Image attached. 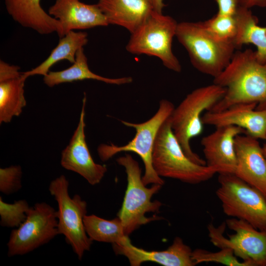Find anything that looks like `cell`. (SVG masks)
<instances>
[{"instance_id":"obj_27","label":"cell","mask_w":266,"mask_h":266,"mask_svg":"<svg viewBox=\"0 0 266 266\" xmlns=\"http://www.w3.org/2000/svg\"><path fill=\"white\" fill-rule=\"evenodd\" d=\"M30 207L26 200H20L8 203L4 202L0 197V225L8 228L18 227L26 219Z\"/></svg>"},{"instance_id":"obj_3","label":"cell","mask_w":266,"mask_h":266,"mask_svg":"<svg viewBox=\"0 0 266 266\" xmlns=\"http://www.w3.org/2000/svg\"><path fill=\"white\" fill-rule=\"evenodd\" d=\"M152 164L157 174L190 184L206 181L219 173L218 168L200 165L184 152L171 125L170 116L161 126L156 137Z\"/></svg>"},{"instance_id":"obj_9","label":"cell","mask_w":266,"mask_h":266,"mask_svg":"<svg viewBox=\"0 0 266 266\" xmlns=\"http://www.w3.org/2000/svg\"><path fill=\"white\" fill-rule=\"evenodd\" d=\"M68 187V181L65 175H61L50 182L49 191L58 205L57 212L59 234L65 236L66 242L81 260L93 242L87 234L84 224L87 205L78 195L71 197Z\"/></svg>"},{"instance_id":"obj_23","label":"cell","mask_w":266,"mask_h":266,"mask_svg":"<svg viewBox=\"0 0 266 266\" xmlns=\"http://www.w3.org/2000/svg\"><path fill=\"white\" fill-rule=\"evenodd\" d=\"M87 36L86 32H69L60 38L58 45L44 61L31 70L24 72V74L27 77L34 75L44 76L48 73L52 66L61 60H66L73 64L75 61L77 51L87 43Z\"/></svg>"},{"instance_id":"obj_29","label":"cell","mask_w":266,"mask_h":266,"mask_svg":"<svg viewBox=\"0 0 266 266\" xmlns=\"http://www.w3.org/2000/svg\"><path fill=\"white\" fill-rule=\"evenodd\" d=\"M218 5V14L234 15L239 6L238 0H215Z\"/></svg>"},{"instance_id":"obj_21","label":"cell","mask_w":266,"mask_h":266,"mask_svg":"<svg viewBox=\"0 0 266 266\" xmlns=\"http://www.w3.org/2000/svg\"><path fill=\"white\" fill-rule=\"evenodd\" d=\"M86 79L96 80L107 84L121 85L133 82L131 77L117 78L104 77L93 72L89 68L87 58L84 53L83 47L76 53L75 61L68 68L58 71H49L44 76V83L50 87L61 83L72 82Z\"/></svg>"},{"instance_id":"obj_2","label":"cell","mask_w":266,"mask_h":266,"mask_svg":"<svg viewBox=\"0 0 266 266\" xmlns=\"http://www.w3.org/2000/svg\"><path fill=\"white\" fill-rule=\"evenodd\" d=\"M175 36L188 52L193 66L214 78L229 64L236 49L233 43L214 35L202 21L178 23Z\"/></svg>"},{"instance_id":"obj_18","label":"cell","mask_w":266,"mask_h":266,"mask_svg":"<svg viewBox=\"0 0 266 266\" xmlns=\"http://www.w3.org/2000/svg\"><path fill=\"white\" fill-rule=\"evenodd\" d=\"M19 66L0 61V123L10 122L26 105L24 84L28 78Z\"/></svg>"},{"instance_id":"obj_20","label":"cell","mask_w":266,"mask_h":266,"mask_svg":"<svg viewBox=\"0 0 266 266\" xmlns=\"http://www.w3.org/2000/svg\"><path fill=\"white\" fill-rule=\"evenodd\" d=\"M40 2V0H4L8 14L21 26L41 34L56 32L60 38L62 37L60 22L47 13Z\"/></svg>"},{"instance_id":"obj_16","label":"cell","mask_w":266,"mask_h":266,"mask_svg":"<svg viewBox=\"0 0 266 266\" xmlns=\"http://www.w3.org/2000/svg\"><path fill=\"white\" fill-rule=\"evenodd\" d=\"M116 254L125 256L132 266H139L146 262H155L164 266H194L191 248L179 237L163 251H146L133 245L129 238L122 244H112Z\"/></svg>"},{"instance_id":"obj_1","label":"cell","mask_w":266,"mask_h":266,"mask_svg":"<svg viewBox=\"0 0 266 266\" xmlns=\"http://www.w3.org/2000/svg\"><path fill=\"white\" fill-rule=\"evenodd\" d=\"M213 83L226 91L209 111H223L240 103H254L256 109H266V64L260 62L251 49L235 52Z\"/></svg>"},{"instance_id":"obj_17","label":"cell","mask_w":266,"mask_h":266,"mask_svg":"<svg viewBox=\"0 0 266 266\" xmlns=\"http://www.w3.org/2000/svg\"><path fill=\"white\" fill-rule=\"evenodd\" d=\"M48 14L59 20L62 37L73 30H84L109 25L97 4H88L79 0H56Z\"/></svg>"},{"instance_id":"obj_28","label":"cell","mask_w":266,"mask_h":266,"mask_svg":"<svg viewBox=\"0 0 266 266\" xmlns=\"http://www.w3.org/2000/svg\"><path fill=\"white\" fill-rule=\"evenodd\" d=\"M22 171L19 165L0 168V191L5 195L18 192L22 187Z\"/></svg>"},{"instance_id":"obj_10","label":"cell","mask_w":266,"mask_h":266,"mask_svg":"<svg viewBox=\"0 0 266 266\" xmlns=\"http://www.w3.org/2000/svg\"><path fill=\"white\" fill-rule=\"evenodd\" d=\"M211 243L221 249H231L235 256L253 266H266V230H260L241 219H227L218 227L208 225Z\"/></svg>"},{"instance_id":"obj_32","label":"cell","mask_w":266,"mask_h":266,"mask_svg":"<svg viewBox=\"0 0 266 266\" xmlns=\"http://www.w3.org/2000/svg\"><path fill=\"white\" fill-rule=\"evenodd\" d=\"M264 140H265V143L264 144L263 147H262V150H263L264 155L266 159V136Z\"/></svg>"},{"instance_id":"obj_14","label":"cell","mask_w":266,"mask_h":266,"mask_svg":"<svg viewBox=\"0 0 266 266\" xmlns=\"http://www.w3.org/2000/svg\"><path fill=\"white\" fill-rule=\"evenodd\" d=\"M257 104L240 103L219 112H206L202 117L203 125L218 127L233 125L243 129L256 139L266 136V109H256Z\"/></svg>"},{"instance_id":"obj_4","label":"cell","mask_w":266,"mask_h":266,"mask_svg":"<svg viewBox=\"0 0 266 266\" xmlns=\"http://www.w3.org/2000/svg\"><path fill=\"white\" fill-rule=\"evenodd\" d=\"M226 89L213 83L200 87L188 94L171 116V128L187 157L194 163L206 165L205 161L195 153L190 141L203 131L202 114L210 111L224 96Z\"/></svg>"},{"instance_id":"obj_12","label":"cell","mask_w":266,"mask_h":266,"mask_svg":"<svg viewBox=\"0 0 266 266\" xmlns=\"http://www.w3.org/2000/svg\"><path fill=\"white\" fill-rule=\"evenodd\" d=\"M86 97L83 99L77 127L67 146L61 154V164L65 169L75 172L92 185L99 183L107 171L105 165L96 163L88 147L85 133Z\"/></svg>"},{"instance_id":"obj_31","label":"cell","mask_w":266,"mask_h":266,"mask_svg":"<svg viewBox=\"0 0 266 266\" xmlns=\"http://www.w3.org/2000/svg\"><path fill=\"white\" fill-rule=\"evenodd\" d=\"M153 10L158 13H162V10L165 6L163 0H150Z\"/></svg>"},{"instance_id":"obj_8","label":"cell","mask_w":266,"mask_h":266,"mask_svg":"<svg viewBox=\"0 0 266 266\" xmlns=\"http://www.w3.org/2000/svg\"><path fill=\"white\" fill-rule=\"evenodd\" d=\"M216 192L224 213L260 230H266V199L256 189L233 173H220Z\"/></svg>"},{"instance_id":"obj_19","label":"cell","mask_w":266,"mask_h":266,"mask_svg":"<svg viewBox=\"0 0 266 266\" xmlns=\"http://www.w3.org/2000/svg\"><path fill=\"white\" fill-rule=\"evenodd\" d=\"M98 5L109 24L133 33L153 10L150 0H99Z\"/></svg>"},{"instance_id":"obj_15","label":"cell","mask_w":266,"mask_h":266,"mask_svg":"<svg viewBox=\"0 0 266 266\" xmlns=\"http://www.w3.org/2000/svg\"><path fill=\"white\" fill-rule=\"evenodd\" d=\"M245 131L240 127L228 125L216 127L201 140L206 165L217 168L220 173H234L237 166L235 138Z\"/></svg>"},{"instance_id":"obj_7","label":"cell","mask_w":266,"mask_h":266,"mask_svg":"<svg viewBox=\"0 0 266 266\" xmlns=\"http://www.w3.org/2000/svg\"><path fill=\"white\" fill-rule=\"evenodd\" d=\"M178 23L172 17L153 10L132 33L126 46L129 53L160 59L167 68L180 72L181 66L172 51Z\"/></svg>"},{"instance_id":"obj_24","label":"cell","mask_w":266,"mask_h":266,"mask_svg":"<svg viewBox=\"0 0 266 266\" xmlns=\"http://www.w3.org/2000/svg\"><path fill=\"white\" fill-rule=\"evenodd\" d=\"M84 224L87 234L93 241L122 244L129 238L118 216L108 220L93 214L86 215L84 218Z\"/></svg>"},{"instance_id":"obj_11","label":"cell","mask_w":266,"mask_h":266,"mask_svg":"<svg viewBox=\"0 0 266 266\" xmlns=\"http://www.w3.org/2000/svg\"><path fill=\"white\" fill-rule=\"evenodd\" d=\"M17 228L12 231L7 243L8 257L30 253L59 234L57 210L46 202L36 203Z\"/></svg>"},{"instance_id":"obj_6","label":"cell","mask_w":266,"mask_h":266,"mask_svg":"<svg viewBox=\"0 0 266 266\" xmlns=\"http://www.w3.org/2000/svg\"><path fill=\"white\" fill-rule=\"evenodd\" d=\"M116 162L124 167L127 176V187L117 216L122 222L125 234L129 236L140 226L157 219V216L147 218L145 214L159 211L161 202L152 201L151 198L163 185L154 184L147 188L142 179L139 164L131 155L126 154L117 158Z\"/></svg>"},{"instance_id":"obj_25","label":"cell","mask_w":266,"mask_h":266,"mask_svg":"<svg viewBox=\"0 0 266 266\" xmlns=\"http://www.w3.org/2000/svg\"><path fill=\"white\" fill-rule=\"evenodd\" d=\"M203 22L205 27L216 37L234 44L237 32V22L234 15L217 13Z\"/></svg>"},{"instance_id":"obj_13","label":"cell","mask_w":266,"mask_h":266,"mask_svg":"<svg viewBox=\"0 0 266 266\" xmlns=\"http://www.w3.org/2000/svg\"><path fill=\"white\" fill-rule=\"evenodd\" d=\"M257 139L245 133L235 137L237 166L234 174L266 199V159Z\"/></svg>"},{"instance_id":"obj_30","label":"cell","mask_w":266,"mask_h":266,"mask_svg":"<svg viewBox=\"0 0 266 266\" xmlns=\"http://www.w3.org/2000/svg\"><path fill=\"white\" fill-rule=\"evenodd\" d=\"M239 6L248 8L253 6L266 7V0H238Z\"/></svg>"},{"instance_id":"obj_26","label":"cell","mask_w":266,"mask_h":266,"mask_svg":"<svg viewBox=\"0 0 266 266\" xmlns=\"http://www.w3.org/2000/svg\"><path fill=\"white\" fill-rule=\"evenodd\" d=\"M192 258L196 265L213 262L229 266H253L249 262L239 261L233 251L229 248H221L217 252L198 248L193 251Z\"/></svg>"},{"instance_id":"obj_5","label":"cell","mask_w":266,"mask_h":266,"mask_svg":"<svg viewBox=\"0 0 266 266\" xmlns=\"http://www.w3.org/2000/svg\"><path fill=\"white\" fill-rule=\"evenodd\" d=\"M173 104L167 100H162L156 113L148 120L134 123L121 120L125 126L133 128L135 134L132 140L122 146L101 144L98 147V153L102 161H106L115 155L122 152H133L141 159L145 171L142 179L146 186L150 184H164V180L155 171L152 164V154L158 133L163 124L171 116Z\"/></svg>"},{"instance_id":"obj_22","label":"cell","mask_w":266,"mask_h":266,"mask_svg":"<svg viewBox=\"0 0 266 266\" xmlns=\"http://www.w3.org/2000/svg\"><path fill=\"white\" fill-rule=\"evenodd\" d=\"M234 16L237 25L234 40L236 49L243 44H252L256 47L258 60L266 64V26H259L258 18L248 8L239 6Z\"/></svg>"}]
</instances>
